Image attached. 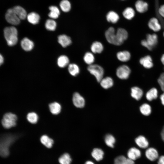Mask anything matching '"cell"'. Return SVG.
Here are the masks:
<instances>
[{"label":"cell","mask_w":164,"mask_h":164,"mask_svg":"<svg viewBox=\"0 0 164 164\" xmlns=\"http://www.w3.org/2000/svg\"><path fill=\"white\" fill-rule=\"evenodd\" d=\"M5 38L8 45L10 46L15 45L17 43L18 31L14 26L5 28L4 30Z\"/></svg>","instance_id":"1"},{"label":"cell","mask_w":164,"mask_h":164,"mask_svg":"<svg viewBox=\"0 0 164 164\" xmlns=\"http://www.w3.org/2000/svg\"><path fill=\"white\" fill-rule=\"evenodd\" d=\"M88 71L95 77L97 81L100 82L103 78L104 70L101 66L97 64L89 65L87 68Z\"/></svg>","instance_id":"2"},{"label":"cell","mask_w":164,"mask_h":164,"mask_svg":"<svg viewBox=\"0 0 164 164\" xmlns=\"http://www.w3.org/2000/svg\"><path fill=\"white\" fill-rule=\"evenodd\" d=\"M17 119V116L15 114L8 113L4 115L2 123L5 128H9L16 125Z\"/></svg>","instance_id":"3"},{"label":"cell","mask_w":164,"mask_h":164,"mask_svg":"<svg viewBox=\"0 0 164 164\" xmlns=\"http://www.w3.org/2000/svg\"><path fill=\"white\" fill-rule=\"evenodd\" d=\"M5 18L7 21L12 25H17L20 23V19L13 8L8 9L5 14Z\"/></svg>","instance_id":"4"},{"label":"cell","mask_w":164,"mask_h":164,"mask_svg":"<svg viewBox=\"0 0 164 164\" xmlns=\"http://www.w3.org/2000/svg\"><path fill=\"white\" fill-rule=\"evenodd\" d=\"M131 72L129 67L125 65H121L116 70V74L121 79H127L129 77Z\"/></svg>","instance_id":"5"},{"label":"cell","mask_w":164,"mask_h":164,"mask_svg":"<svg viewBox=\"0 0 164 164\" xmlns=\"http://www.w3.org/2000/svg\"><path fill=\"white\" fill-rule=\"evenodd\" d=\"M117 40V46L122 44L124 41L128 38V32L125 29L123 28H119L116 32Z\"/></svg>","instance_id":"6"},{"label":"cell","mask_w":164,"mask_h":164,"mask_svg":"<svg viewBox=\"0 0 164 164\" xmlns=\"http://www.w3.org/2000/svg\"><path fill=\"white\" fill-rule=\"evenodd\" d=\"M105 36L107 41L111 44L116 45V32L114 28L111 27L106 31Z\"/></svg>","instance_id":"7"},{"label":"cell","mask_w":164,"mask_h":164,"mask_svg":"<svg viewBox=\"0 0 164 164\" xmlns=\"http://www.w3.org/2000/svg\"><path fill=\"white\" fill-rule=\"evenodd\" d=\"M72 101L74 105L77 108H83L85 104L84 98L78 92H75L73 95Z\"/></svg>","instance_id":"8"},{"label":"cell","mask_w":164,"mask_h":164,"mask_svg":"<svg viewBox=\"0 0 164 164\" xmlns=\"http://www.w3.org/2000/svg\"><path fill=\"white\" fill-rule=\"evenodd\" d=\"M148 26L151 30L155 32L160 31L162 27V25L158 19L154 17L152 18L149 20L148 22Z\"/></svg>","instance_id":"9"},{"label":"cell","mask_w":164,"mask_h":164,"mask_svg":"<svg viewBox=\"0 0 164 164\" xmlns=\"http://www.w3.org/2000/svg\"><path fill=\"white\" fill-rule=\"evenodd\" d=\"M146 42L152 50L157 45L158 37L155 34H148L146 35Z\"/></svg>","instance_id":"10"},{"label":"cell","mask_w":164,"mask_h":164,"mask_svg":"<svg viewBox=\"0 0 164 164\" xmlns=\"http://www.w3.org/2000/svg\"><path fill=\"white\" fill-rule=\"evenodd\" d=\"M128 158L132 160H135L139 158L141 156L140 151L135 147L129 149L127 152Z\"/></svg>","instance_id":"11"},{"label":"cell","mask_w":164,"mask_h":164,"mask_svg":"<svg viewBox=\"0 0 164 164\" xmlns=\"http://www.w3.org/2000/svg\"><path fill=\"white\" fill-rule=\"evenodd\" d=\"M139 63L144 67L147 69H150L153 66L152 57L147 55L141 58L139 60Z\"/></svg>","instance_id":"12"},{"label":"cell","mask_w":164,"mask_h":164,"mask_svg":"<svg viewBox=\"0 0 164 164\" xmlns=\"http://www.w3.org/2000/svg\"><path fill=\"white\" fill-rule=\"evenodd\" d=\"M21 45L22 48L26 51L31 50L34 46L33 42L26 37L24 38L21 40Z\"/></svg>","instance_id":"13"},{"label":"cell","mask_w":164,"mask_h":164,"mask_svg":"<svg viewBox=\"0 0 164 164\" xmlns=\"http://www.w3.org/2000/svg\"><path fill=\"white\" fill-rule=\"evenodd\" d=\"M135 6L137 11L140 13L146 12L148 9V3L142 0H138L135 3Z\"/></svg>","instance_id":"14"},{"label":"cell","mask_w":164,"mask_h":164,"mask_svg":"<svg viewBox=\"0 0 164 164\" xmlns=\"http://www.w3.org/2000/svg\"><path fill=\"white\" fill-rule=\"evenodd\" d=\"M58 39V43L63 47H67L72 43L70 38L66 35L63 34L59 36Z\"/></svg>","instance_id":"15"},{"label":"cell","mask_w":164,"mask_h":164,"mask_svg":"<svg viewBox=\"0 0 164 164\" xmlns=\"http://www.w3.org/2000/svg\"><path fill=\"white\" fill-rule=\"evenodd\" d=\"M146 157L151 161H154L156 160L158 157V152L155 149L150 148L147 149L145 152Z\"/></svg>","instance_id":"16"},{"label":"cell","mask_w":164,"mask_h":164,"mask_svg":"<svg viewBox=\"0 0 164 164\" xmlns=\"http://www.w3.org/2000/svg\"><path fill=\"white\" fill-rule=\"evenodd\" d=\"M117 57L119 61L122 62H126L129 61L131 57L130 53L126 50L121 51L117 53Z\"/></svg>","instance_id":"17"},{"label":"cell","mask_w":164,"mask_h":164,"mask_svg":"<svg viewBox=\"0 0 164 164\" xmlns=\"http://www.w3.org/2000/svg\"><path fill=\"white\" fill-rule=\"evenodd\" d=\"M100 82L101 86L105 89H108L111 88L114 84L113 79L109 77L103 78Z\"/></svg>","instance_id":"18"},{"label":"cell","mask_w":164,"mask_h":164,"mask_svg":"<svg viewBox=\"0 0 164 164\" xmlns=\"http://www.w3.org/2000/svg\"><path fill=\"white\" fill-rule=\"evenodd\" d=\"M13 9L20 20L25 19L27 17V15L26 11L22 7L16 6L14 7Z\"/></svg>","instance_id":"19"},{"label":"cell","mask_w":164,"mask_h":164,"mask_svg":"<svg viewBox=\"0 0 164 164\" xmlns=\"http://www.w3.org/2000/svg\"><path fill=\"white\" fill-rule=\"evenodd\" d=\"M114 164H135L134 161L123 155L117 157L114 159Z\"/></svg>","instance_id":"20"},{"label":"cell","mask_w":164,"mask_h":164,"mask_svg":"<svg viewBox=\"0 0 164 164\" xmlns=\"http://www.w3.org/2000/svg\"><path fill=\"white\" fill-rule=\"evenodd\" d=\"M92 52L94 53H100L102 52L104 49V46L99 41L93 42L91 47Z\"/></svg>","instance_id":"21"},{"label":"cell","mask_w":164,"mask_h":164,"mask_svg":"<svg viewBox=\"0 0 164 164\" xmlns=\"http://www.w3.org/2000/svg\"><path fill=\"white\" fill-rule=\"evenodd\" d=\"M135 141L137 145L142 148H146L149 145V142L144 136L140 135L136 138Z\"/></svg>","instance_id":"22"},{"label":"cell","mask_w":164,"mask_h":164,"mask_svg":"<svg viewBox=\"0 0 164 164\" xmlns=\"http://www.w3.org/2000/svg\"><path fill=\"white\" fill-rule=\"evenodd\" d=\"M104 155L103 151L100 148H94L91 152L92 157L97 161L101 160L103 159Z\"/></svg>","instance_id":"23"},{"label":"cell","mask_w":164,"mask_h":164,"mask_svg":"<svg viewBox=\"0 0 164 164\" xmlns=\"http://www.w3.org/2000/svg\"><path fill=\"white\" fill-rule=\"evenodd\" d=\"M131 95L133 98L137 100H138L141 98L143 94L141 89L138 87H134L131 88Z\"/></svg>","instance_id":"24"},{"label":"cell","mask_w":164,"mask_h":164,"mask_svg":"<svg viewBox=\"0 0 164 164\" xmlns=\"http://www.w3.org/2000/svg\"><path fill=\"white\" fill-rule=\"evenodd\" d=\"M27 18L28 22L33 25L38 23L40 19L39 15L35 12H32L29 14Z\"/></svg>","instance_id":"25"},{"label":"cell","mask_w":164,"mask_h":164,"mask_svg":"<svg viewBox=\"0 0 164 164\" xmlns=\"http://www.w3.org/2000/svg\"><path fill=\"white\" fill-rule=\"evenodd\" d=\"M119 19V17L118 14L113 11L109 12L106 15L107 20L108 22L113 23H116Z\"/></svg>","instance_id":"26"},{"label":"cell","mask_w":164,"mask_h":164,"mask_svg":"<svg viewBox=\"0 0 164 164\" xmlns=\"http://www.w3.org/2000/svg\"><path fill=\"white\" fill-rule=\"evenodd\" d=\"M49 107L50 111L53 114H58L61 111V106L57 102H54L50 104Z\"/></svg>","instance_id":"27"},{"label":"cell","mask_w":164,"mask_h":164,"mask_svg":"<svg viewBox=\"0 0 164 164\" xmlns=\"http://www.w3.org/2000/svg\"><path fill=\"white\" fill-rule=\"evenodd\" d=\"M69 62V60L67 56L64 55H61L58 58L57 63L60 67L63 68L67 66Z\"/></svg>","instance_id":"28"},{"label":"cell","mask_w":164,"mask_h":164,"mask_svg":"<svg viewBox=\"0 0 164 164\" xmlns=\"http://www.w3.org/2000/svg\"><path fill=\"white\" fill-rule=\"evenodd\" d=\"M135 12L133 8L128 7L126 8L123 12V16L128 20H131L135 15Z\"/></svg>","instance_id":"29"},{"label":"cell","mask_w":164,"mask_h":164,"mask_svg":"<svg viewBox=\"0 0 164 164\" xmlns=\"http://www.w3.org/2000/svg\"><path fill=\"white\" fill-rule=\"evenodd\" d=\"M40 140L42 144L48 148H51L53 143V140L46 135L42 136Z\"/></svg>","instance_id":"30"},{"label":"cell","mask_w":164,"mask_h":164,"mask_svg":"<svg viewBox=\"0 0 164 164\" xmlns=\"http://www.w3.org/2000/svg\"><path fill=\"white\" fill-rule=\"evenodd\" d=\"M68 70L72 76H76L80 72V68L75 63H70L68 67Z\"/></svg>","instance_id":"31"},{"label":"cell","mask_w":164,"mask_h":164,"mask_svg":"<svg viewBox=\"0 0 164 164\" xmlns=\"http://www.w3.org/2000/svg\"><path fill=\"white\" fill-rule=\"evenodd\" d=\"M49 9L50 11L48 16L53 19L57 18L60 14V11L58 8L56 6H51L49 7Z\"/></svg>","instance_id":"32"},{"label":"cell","mask_w":164,"mask_h":164,"mask_svg":"<svg viewBox=\"0 0 164 164\" xmlns=\"http://www.w3.org/2000/svg\"><path fill=\"white\" fill-rule=\"evenodd\" d=\"M158 96V91L157 89L153 88L150 89L147 93L146 97L147 99L149 101L156 99Z\"/></svg>","instance_id":"33"},{"label":"cell","mask_w":164,"mask_h":164,"mask_svg":"<svg viewBox=\"0 0 164 164\" xmlns=\"http://www.w3.org/2000/svg\"><path fill=\"white\" fill-rule=\"evenodd\" d=\"M83 59L84 62L89 65L92 64L95 60L93 54L90 52L86 53L84 55Z\"/></svg>","instance_id":"34"},{"label":"cell","mask_w":164,"mask_h":164,"mask_svg":"<svg viewBox=\"0 0 164 164\" xmlns=\"http://www.w3.org/2000/svg\"><path fill=\"white\" fill-rule=\"evenodd\" d=\"M104 141L107 146L112 148L114 147V145L115 142V139L112 135L108 134L105 136Z\"/></svg>","instance_id":"35"},{"label":"cell","mask_w":164,"mask_h":164,"mask_svg":"<svg viewBox=\"0 0 164 164\" xmlns=\"http://www.w3.org/2000/svg\"><path fill=\"white\" fill-rule=\"evenodd\" d=\"M71 160L70 155L67 153L63 154L59 159V162L60 164H70Z\"/></svg>","instance_id":"36"},{"label":"cell","mask_w":164,"mask_h":164,"mask_svg":"<svg viewBox=\"0 0 164 164\" xmlns=\"http://www.w3.org/2000/svg\"><path fill=\"white\" fill-rule=\"evenodd\" d=\"M141 113L144 115L148 116L151 113V108L150 106L146 103L142 104L140 108Z\"/></svg>","instance_id":"37"},{"label":"cell","mask_w":164,"mask_h":164,"mask_svg":"<svg viewBox=\"0 0 164 164\" xmlns=\"http://www.w3.org/2000/svg\"><path fill=\"white\" fill-rule=\"evenodd\" d=\"M56 22L54 20L51 19L47 20L45 24L46 29L50 31H54L56 29Z\"/></svg>","instance_id":"38"},{"label":"cell","mask_w":164,"mask_h":164,"mask_svg":"<svg viewBox=\"0 0 164 164\" xmlns=\"http://www.w3.org/2000/svg\"><path fill=\"white\" fill-rule=\"evenodd\" d=\"M61 10L65 12H69L71 9V4L67 0H63L60 3Z\"/></svg>","instance_id":"39"},{"label":"cell","mask_w":164,"mask_h":164,"mask_svg":"<svg viewBox=\"0 0 164 164\" xmlns=\"http://www.w3.org/2000/svg\"><path fill=\"white\" fill-rule=\"evenodd\" d=\"M38 116L37 114L34 112L29 113L27 116V118L28 121L32 124L36 123L38 120Z\"/></svg>","instance_id":"40"},{"label":"cell","mask_w":164,"mask_h":164,"mask_svg":"<svg viewBox=\"0 0 164 164\" xmlns=\"http://www.w3.org/2000/svg\"><path fill=\"white\" fill-rule=\"evenodd\" d=\"M158 82L162 90L164 92V72L161 74L158 79Z\"/></svg>","instance_id":"41"},{"label":"cell","mask_w":164,"mask_h":164,"mask_svg":"<svg viewBox=\"0 0 164 164\" xmlns=\"http://www.w3.org/2000/svg\"><path fill=\"white\" fill-rule=\"evenodd\" d=\"M158 12L161 16L164 18V5L160 7L158 10Z\"/></svg>","instance_id":"42"},{"label":"cell","mask_w":164,"mask_h":164,"mask_svg":"<svg viewBox=\"0 0 164 164\" xmlns=\"http://www.w3.org/2000/svg\"><path fill=\"white\" fill-rule=\"evenodd\" d=\"M141 44L143 46L146 48L148 50H152L148 45L146 39H143L141 41Z\"/></svg>","instance_id":"43"},{"label":"cell","mask_w":164,"mask_h":164,"mask_svg":"<svg viewBox=\"0 0 164 164\" xmlns=\"http://www.w3.org/2000/svg\"><path fill=\"white\" fill-rule=\"evenodd\" d=\"M158 164H164V156H161L159 158Z\"/></svg>","instance_id":"44"},{"label":"cell","mask_w":164,"mask_h":164,"mask_svg":"<svg viewBox=\"0 0 164 164\" xmlns=\"http://www.w3.org/2000/svg\"><path fill=\"white\" fill-rule=\"evenodd\" d=\"M160 99L162 104L164 105V93L160 96Z\"/></svg>","instance_id":"45"},{"label":"cell","mask_w":164,"mask_h":164,"mask_svg":"<svg viewBox=\"0 0 164 164\" xmlns=\"http://www.w3.org/2000/svg\"><path fill=\"white\" fill-rule=\"evenodd\" d=\"M161 136L162 140L164 142V127H163L161 133Z\"/></svg>","instance_id":"46"},{"label":"cell","mask_w":164,"mask_h":164,"mask_svg":"<svg viewBox=\"0 0 164 164\" xmlns=\"http://www.w3.org/2000/svg\"><path fill=\"white\" fill-rule=\"evenodd\" d=\"M4 62V58L0 54V65H1Z\"/></svg>","instance_id":"47"},{"label":"cell","mask_w":164,"mask_h":164,"mask_svg":"<svg viewBox=\"0 0 164 164\" xmlns=\"http://www.w3.org/2000/svg\"><path fill=\"white\" fill-rule=\"evenodd\" d=\"M161 61L162 64L164 65V54L161 56Z\"/></svg>","instance_id":"48"},{"label":"cell","mask_w":164,"mask_h":164,"mask_svg":"<svg viewBox=\"0 0 164 164\" xmlns=\"http://www.w3.org/2000/svg\"><path fill=\"white\" fill-rule=\"evenodd\" d=\"M84 164H94V163L91 161H88L86 162Z\"/></svg>","instance_id":"49"},{"label":"cell","mask_w":164,"mask_h":164,"mask_svg":"<svg viewBox=\"0 0 164 164\" xmlns=\"http://www.w3.org/2000/svg\"><path fill=\"white\" fill-rule=\"evenodd\" d=\"M163 36L164 37V32H163Z\"/></svg>","instance_id":"50"}]
</instances>
